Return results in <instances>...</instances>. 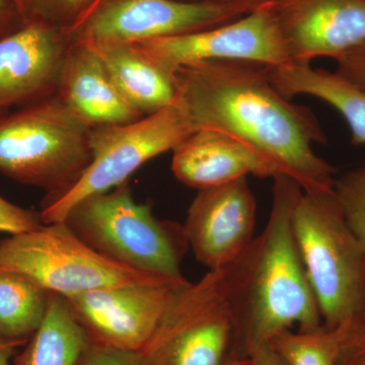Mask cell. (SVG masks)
<instances>
[{
	"label": "cell",
	"instance_id": "obj_8",
	"mask_svg": "<svg viewBox=\"0 0 365 365\" xmlns=\"http://www.w3.org/2000/svg\"><path fill=\"white\" fill-rule=\"evenodd\" d=\"M0 268L23 274L63 297L120 285L177 283L111 260L81 241L66 222L0 240Z\"/></svg>",
	"mask_w": 365,
	"mask_h": 365
},
{
	"label": "cell",
	"instance_id": "obj_18",
	"mask_svg": "<svg viewBox=\"0 0 365 365\" xmlns=\"http://www.w3.org/2000/svg\"><path fill=\"white\" fill-rule=\"evenodd\" d=\"M269 76L281 95L292 98L312 96L337 110L351 131L354 145L365 144V91L346 81L337 72L313 68L311 63L270 67Z\"/></svg>",
	"mask_w": 365,
	"mask_h": 365
},
{
	"label": "cell",
	"instance_id": "obj_20",
	"mask_svg": "<svg viewBox=\"0 0 365 365\" xmlns=\"http://www.w3.org/2000/svg\"><path fill=\"white\" fill-rule=\"evenodd\" d=\"M49 295L23 274L0 268V340L26 344L44 319Z\"/></svg>",
	"mask_w": 365,
	"mask_h": 365
},
{
	"label": "cell",
	"instance_id": "obj_3",
	"mask_svg": "<svg viewBox=\"0 0 365 365\" xmlns=\"http://www.w3.org/2000/svg\"><path fill=\"white\" fill-rule=\"evenodd\" d=\"M237 259L177 290L140 351L141 365H225L246 357L235 309Z\"/></svg>",
	"mask_w": 365,
	"mask_h": 365
},
{
	"label": "cell",
	"instance_id": "obj_26",
	"mask_svg": "<svg viewBox=\"0 0 365 365\" xmlns=\"http://www.w3.org/2000/svg\"><path fill=\"white\" fill-rule=\"evenodd\" d=\"M76 365H141L140 352L95 344L88 341Z\"/></svg>",
	"mask_w": 365,
	"mask_h": 365
},
{
	"label": "cell",
	"instance_id": "obj_19",
	"mask_svg": "<svg viewBox=\"0 0 365 365\" xmlns=\"http://www.w3.org/2000/svg\"><path fill=\"white\" fill-rule=\"evenodd\" d=\"M11 365H76L88 339L66 299L50 294L39 328Z\"/></svg>",
	"mask_w": 365,
	"mask_h": 365
},
{
	"label": "cell",
	"instance_id": "obj_28",
	"mask_svg": "<svg viewBox=\"0 0 365 365\" xmlns=\"http://www.w3.org/2000/svg\"><path fill=\"white\" fill-rule=\"evenodd\" d=\"M28 24L18 0H0V40Z\"/></svg>",
	"mask_w": 365,
	"mask_h": 365
},
{
	"label": "cell",
	"instance_id": "obj_31",
	"mask_svg": "<svg viewBox=\"0 0 365 365\" xmlns=\"http://www.w3.org/2000/svg\"><path fill=\"white\" fill-rule=\"evenodd\" d=\"M21 345V343L0 340V365H11V359Z\"/></svg>",
	"mask_w": 365,
	"mask_h": 365
},
{
	"label": "cell",
	"instance_id": "obj_9",
	"mask_svg": "<svg viewBox=\"0 0 365 365\" xmlns=\"http://www.w3.org/2000/svg\"><path fill=\"white\" fill-rule=\"evenodd\" d=\"M247 14L206 0H105L71 34L72 42L132 44L225 25Z\"/></svg>",
	"mask_w": 365,
	"mask_h": 365
},
{
	"label": "cell",
	"instance_id": "obj_24",
	"mask_svg": "<svg viewBox=\"0 0 365 365\" xmlns=\"http://www.w3.org/2000/svg\"><path fill=\"white\" fill-rule=\"evenodd\" d=\"M335 365H365V314L341 325Z\"/></svg>",
	"mask_w": 365,
	"mask_h": 365
},
{
	"label": "cell",
	"instance_id": "obj_21",
	"mask_svg": "<svg viewBox=\"0 0 365 365\" xmlns=\"http://www.w3.org/2000/svg\"><path fill=\"white\" fill-rule=\"evenodd\" d=\"M339 343V327L321 325L309 331H282L268 344L288 365H335Z\"/></svg>",
	"mask_w": 365,
	"mask_h": 365
},
{
	"label": "cell",
	"instance_id": "obj_27",
	"mask_svg": "<svg viewBox=\"0 0 365 365\" xmlns=\"http://www.w3.org/2000/svg\"><path fill=\"white\" fill-rule=\"evenodd\" d=\"M337 72L346 81L365 91V42L336 57Z\"/></svg>",
	"mask_w": 365,
	"mask_h": 365
},
{
	"label": "cell",
	"instance_id": "obj_23",
	"mask_svg": "<svg viewBox=\"0 0 365 365\" xmlns=\"http://www.w3.org/2000/svg\"><path fill=\"white\" fill-rule=\"evenodd\" d=\"M334 191L346 220L356 235L365 253V165L336 178Z\"/></svg>",
	"mask_w": 365,
	"mask_h": 365
},
{
	"label": "cell",
	"instance_id": "obj_17",
	"mask_svg": "<svg viewBox=\"0 0 365 365\" xmlns=\"http://www.w3.org/2000/svg\"><path fill=\"white\" fill-rule=\"evenodd\" d=\"M85 44L95 50L122 97L143 116L176 101L175 71L133 44Z\"/></svg>",
	"mask_w": 365,
	"mask_h": 365
},
{
	"label": "cell",
	"instance_id": "obj_12",
	"mask_svg": "<svg viewBox=\"0 0 365 365\" xmlns=\"http://www.w3.org/2000/svg\"><path fill=\"white\" fill-rule=\"evenodd\" d=\"M256 211L247 178L199 190L182 225L196 260L209 270L237 260L256 237Z\"/></svg>",
	"mask_w": 365,
	"mask_h": 365
},
{
	"label": "cell",
	"instance_id": "obj_33",
	"mask_svg": "<svg viewBox=\"0 0 365 365\" xmlns=\"http://www.w3.org/2000/svg\"><path fill=\"white\" fill-rule=\"evenodd\" d=\"M6 113H9V112H0V117L4 116V115L6 114Z\"/></svg>",
	"mask_w": 365,
	"mask_h": 365
},
{
	"label": "cell",
	"instance_id": "obj_6",
	"mask_svg": "<svg viewBox=\"0 0 365 365\" xmlns=\"http://www.w3.org/2000/svg\"><path fill=\"white\" fill-rule=\"evenodd\" d=\"M93 127L56 95L0 117V173L57 195L91 162Z\"/></svg>",
	"mask_w": 365,
	"mask_h": 365
},
{
	"label": "cell",
	"instance_id": "obj_14",
	"mask_svg": "<svg viewBox=\"0 0 365 365\" xmlns=\"http://www.w3.org/2000/svg\"><path fill=\"white\" fill-rule=\"evenodd\" d=\"M274 9L292 63L335 59L365 42V0H283Z\"/></svg>",
	"mask_w": 365,
	"mask_h": 365
},
{
	"label": "cell",
	"instance_id": "obj_11",
	"mask_svg": "<svg viewBox=\"0 0 365 365\" xmlns=\"http://www.w3.org/2000/svg\"><path fill=\"white\" fill-rule=\"evenodd\" d=\"M189 282L120 285L64 299L90 342L140 352L177 290Z\"/></svg>",
	"mask_w": 365,
	"mask_h": 365
},
{
	"label": "cell",
	"instance_id": "obj_10",
	"mask_svg": "<svg viewBox=\"0 0 365 365\" xmlns=\"http://www.w3.org/2000/svg\"><path fill=\"white\" fill-rule=\"evenodd\" d=\"M169 68L203 61H242L268 67L292 63L274 6L200 32L132 43Z\"/></svg>",
	"mask_w": 365,
	"mask_h": 365
},
{
	"label": "cell",
	"instance_id": "obj_13",
	"mask_svg": "<svg viewBox=\"0 0 365 365\" xmlns=\"http://www.w3.org/2000/svg\"><path fill=\"white\" fill-rule=\"evenodd\" d=\"M71 44L67 31L42 21H30L0 40V112L56 95Z\"/></svg>",
	"mask_w": 365,
	"mask_h": 365
},
{
	"label": "cell",
	"instance_id": "obj_5",
	"mask_svg": "<svg viewBox=\"0 0 365 365\" xmlns=\"http://www.w3.org/2000/svg\"><path fill=\"white\" fill-rule=\"evenodd\" d=\"M64 222L91 248L121 265L173 282H188L181 271L190 249L184 227L158 220L150 205L137 203L128 182L86 197Z\"/></svg>",
	"mask_w": 365,
	"mask_h": 365
},
{
	"label": "cell",
	"instance_id": "obj_4",
	"mask_svg": "<svg viewBox=\"0 0 365 365\" xmlns=\"http://www.w3.org/2000/svg\"><path fill=\"white\" fill-rule=\"evenodd\" d=\"M292 225L327 328L365 314V253L333 189L304 191Z\"/></svg>",
	"mask_w": 365,
	"mask_h": 365
},
{
	"label": "cell",
	"instance_id": "obj_34",
	"mask_svg": "<svg viewBox=\"0 0 365 365\" xmlns=\"http://www.w3.org/2000/svg\"><path fill=\"white\" fill-rule=\"evenodd\" d=\"M104 1H105V0H104ZM104 1H103V2H104ZM103 2H102V4H103Z\"/></svg>",
	"mask_w": 365,
	"mask_h": 365
},
{
	"label": "cell",
	"instance_id": "obj_22",
	"mask_svg": "<svg viewBox=\"0 0 365 365\" xmlns=\"http://www.w3.org/2000/svg\"><path fill=\"white\" fill-rule=\"evenodd\" d=\"M28 23L42 21L69 34L83 25L104 0H18Z\"/></svg>",
	"mask_w": 365,
	"mask_h": 365
},
{
	"label": "cell",
	"instance_id": "obj_16",
	"mask_svg": "<svg viewBox=\"0 0 365 365\" xmlns=\"http://www.w3.org/2000/svg\"><path fill=\"white\" fill-rule=\"evenodd\" d=\"M56 96L91 127L129 123L143 118L117 90L95 50L72 42Z\"/></svg>",
	"mask_w": 365,
	"mask_h": 365
},
{
	"label": "cell",
	"instance_id": "obj_32",
	"mask_svg": "<svg viewBox=\"0 0 365 365\" xmlns=\"http://www.w3.org/2000/svg\"><path fill=\"white\" fill-rule=\"evenodd\" d=\"M225 365H253L250 357H242V359H235L230 360Z\"/></svg>",
	"mask_w": 365,
	"mask_h": 365
},
{
	"label": "cell",
	"instance_id": "obj_7",
	"mask_svg": "<svg viewBox=\"0 0 365 365\" xmlns=\"http://www.w3.org/2000/svg\"><path fill=\"white\" fill-rule=\"evenodd\" d=\"M195 131L178 96L168 107L135 121L93 127L90 165L71 188L46 196L41 220L44 225L64 222L71 209L86 197L128 182L144 163L174 150Z\"/></svg>",
	"mask_w": 365,
	"mask_h": 365
},
{
	"label": "cell",
	"instance_id": "obj_29",
	"mask_svg": "<svg viewBox=\"0 0 365 365\" xmlns=\"http://www.w3.org/2000/svg\"><path fill=\"white\" fill-rule=\"evenodd\" d=\"M247 356L250 357L253 365H288L268 343L251 346L247 351Z\"/></svg>",
	"mask_w": 365,
	"mask_h": 365
},
{
	"label": "cell",
	"instance_id": "obj_30",
	"mask_svg": "<svg viewBox=\"0 0 365 365\" xmlns=\"http://www.w3.org/2000/svg\"><path fill=\"white\" fill-rule=\"evenodd\" d=\"M206 1L239 7L247 14H250L262 9V7L277 6L283 0H206Z\"/></svg>",
	"mask_w": 365,
	"mask_h": 365
},
{
	"label": "cell",
	"instance_id": "obj_25",
	"mask_svg": "<svg viewBox=\"0 0 365 365\" xmlns=\"http://www.w3.org/2000/svg\"><path fill=\"white\" fill-rule=\"evenodd\" d=\"M43 225L40 212L21 207L0 196V232L9 235L21 234Z\"/></svg>",
	"mask_w": 365,
	"mask_h": 365
},
{
	"label": "cell",
	"instance_id": "obj_15",
	"mask_svg": "<svg viewBox=\"0 0 365 365\" xmlns=\"http://www.w3.org/2000/svg\"><path fill=\"white\" fill-rule=\"evenodd\" d=\"M172 170L178 181L202 190L227 184L248 175L274 178L279 168L230 134L199 129L173 150Z\"/></svg>",
	"mask_w": 365,
	"mask_h": 365
},
{
	"label": "cell",
	"instance_id": "obj_1",
	"mask_svg": "<svg viewBox=\"0 0 365 365\" xmlns=\"http://www.w3.org/2000/svg\"><path fill=\"white\" fill-rule=\"evenodd\" d=\"M270 67L242 61H203L175 69L178 98L195 130L211 129L240 139L292 177L304 191L329 190L335 168L314 143L326 135L309 108L281 95Z\"/></svg>",
	"mask_w": 365,
	"mask_h": 365
},
{
	"label": "cell",
	"instance_id": "obj_2",
	"mask_svg": "<svg viewBox=\"0 0 365 365\" xmlns=\"http://www.w3.org/2000/svg\"><path fill=\"white\" fill-rule=\"evenodd\" d=\"M270 216L240 257L237 314L242 354L276 334L323 325L295 240L292 215L302 189L287 175L274 178Z\"/></svg>",
	"mask_w": 365,
	"mask_h": 365
}]
</instances>
